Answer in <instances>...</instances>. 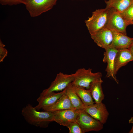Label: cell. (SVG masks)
<instances>
[{
	"mask_svg": "<svg viewBox=\"0 0 133 133\" xmlns=\"http://www.w3.org/2000/svg\"><path fill=\"white\" fill-rule=\"evenodd\" d=\"M133 61V56L128 49L118 50L115 60V72L116 74L121 67L126 65L129 62Z\"/></svg>",
	"mask_w": 133,
	"mask_h": 133,
	"instance_id": "obj_15",
	"label": "cell"
},
{
	"mask_svg": "<svg viewBox=\"0 0 133 133\" xmlns=\"http://www.w3.org/2000/svg\"><path fill=\"white\" fill-rule=\"evenodd\" d=\"M120 13L128 25H130V23L133 20V1L125 10Z\"/></svg>",
	"mask_w": 133,
	"mask_h": 133,
	"instance_id": "obj_20",
	"label": "cell"
},
{
	"mask_svg": "<svg viewBox=\"0 0 133 133\" xmlns=\"http://www.w3.org/2000/svg\"><path fill=\"white\" fill-rule=\"evenodd\" d=\"M74 79L73 74H68L60 72L57 74L50 86L43 90L40 95L44 96L52 92L62 91L72 83Z\"/></svg>",
	"mask_w": 133,
	"mask_h": 133,
	"instance_id": "obj_7",
	"label": "cell"
},
{
	"mask_svg": "<svg viewBox=\"0 0 133 133\" xmlns=\"http://www.w3.org/2000/svg\"><path fill=\"white\" fill-rule=\"evenodd\" d=\"M129 123L133 124V126L132 128L129 132V133H133V117H132L129 120Z\"/></svg>",
	"mask_w": 133,
	"mask_h": 133,
	"instance_id": "obj_24",
	"label": "cell"
},
{
	"mask_svg": "<svg viewBox=\"0 0 133 133\" xmlns=\"http://www.w3.org/2000/svg\"><path fill=\"white\" fill-rule=\"evenodd\" d=\"M103 80L100 79L92 82L89 90L95 102H102L105 97L102 87Z\"/></svg>",
	"mask_w": 133,
	"mask_h": 133,
	"instance_id": "obj_16",
	"label": "cell"
},
{
	"mask_svg": "<svg viewBox=\"0 0 133 133\" xmlns=\"http://www.w3.org/2000/svg\"><path fill=\"white\" fill-rule=\"evenodd\" d=\"M58 0H24L30 16L38 17L52 9Z\"/></svg>",
	"mask_w": 133,
	"mask_h": 133,
	"instance_id": "obj_4",
	"label": "cell"
},
{
	"mask_svg": "<svg viewBox=\"0 0 133 133\" xmlns=\"http://www.w3.org/2000/svg\"><path fill=\"white\" fill-rule=\"evenodd\" d=\"M73 86L75 92L85 106L95 103L89 89L73 85Z\"/></svg>",
	"mask_w": 133,
	"mask_h": 133,
	"instance_id": "obj_18",
	"label": "cell"
},
{
	"mask_svg": "<svg viewBox=\"0 0 133 133\" xmlns=\"http://www.w3.org/2000/svg\"></svg>",
	"mask_w": 133,
	"mask_h": 133,
	"instance_id": "obj_27",
	"label": "cell"
},
{
	"mask_svg": "<svg viewBox=\"0 0 133 133\" xmlns=\"http://www.w3.org/2000/svg\"><path fill=\"white\" fill-rule=\"evenodd\" d=\"M65 93L67 96L76 109H84L85 106L74 91L72 83L65 89Z\"/></svg>",
	"mask_w": 133,
	"mask_h": 133,
	"instance_id": "obj_17",
	"label": "cell"
},
{
	"mask_svg": "<svg viewBox=\"0 0 133 133\" xmlns=\"http://www.w3.org/2000/svg\"><path fill=\"white\" fill-rule=\"evenodd\" d=\"M74 79L72 83L74 86L89 89L91 83L93 82L101 79L102 74L100 72L93 73L92 69L80 68L73 74Z\"/></svg>",
	"mask_w": 133,
	"mask_h": 133,
	"instance_id": "obj_2",
	"label": "cell"
},
{
	"mask_svg": "<svg viewBox=\"0 0 133 133\" xmlns=\"http://www.w3.org/2000/svg\"><path fill=\"white\" fill-rule=\"evenodd\" d=\"M128 49L133 56V40Z\"/></svg>",
	"mask_w": 133,
	"mask_h": 133,
	"instance_id": "obj_25",
	"label": "cell"
},
{
	"mask_svg": "<svg viewBox=\"0 0 133 133\" xmlns=\"http://www.w3.org/2000/svg\"><path fill=\"white\" fill-rule=\"evenodd\" d=\"M109 8L107 22L104 27L127 35L126 29L128 26L120 13L112 8Z\"/></svg>",
	"mask_w": 133,
	"mask_h": 133,
	"instance_id": "obj_5",
	"label": "cell"
},
{
	"mask_svg": "<svg viewBox=\"0 0 133 133\" xmlns=\"http://www.w3.org/2000/svg\"><path fill=\"white\" fill-rule=\"evenodd\" d=\"M42 109L44 111L53 112L63 110L76 109L65 93L55 103L51 105L45 107Z\"/></svg>",
	"mask_w": 133,
	"mask_h": 133,
	"instance_id": "obj_14",
	"label": "cell"
},
{
	"mask_svg": "<svg viewBox=\"0 0 133 133\" xmlns=\"http://www.w3.org/2000/svg\"><path fill=\"white\" fill-rule=\"evenodd\" d=\"M112 31L113 33V39L110 44L118 50L128 49L132 42L133 38L129 37L123 33L114 31Z\"/></svg>",
	"mask_w": 133,
	"mask_h": 133,
	"instance_id": "obj_13",
	"label": "cell"
},
{
	"mask_svg": "<svg viewBox=\"0 0 133 133\" xmlns=\"http://www.w3.org/2000/svg\"><path fill=\"white\" fill-rule=\"evenodd\" d=\"M130 25H133V20L130 23Z\"/></svg>",
	"mask_w": 133,
	"mask_h": 133,
	"instance_id": "obj_26",
	"label": "cell"
},
{
	"mask_svg": "<svg viewBox=\"0 0 133 133\" xmlns=\"http://www.w3.org/2000/svg\"><path fill=\"white\" fill-rule=\"evenodd\" d=\"M66 127L69 129V133H85L77 122L70 123Z\"/></svg>",
	"mask_w": 133,
	"mask_h": 133,
	"instance_id": "obj_21",
	"label": "cell"
},
{
	"mask_svg": "<svg viewBox=\"0 0 133 133\" xmlns=\"http://www.w3.org/2000/svg\"><path fill=\"white\" fill-rule=\"evenodd\" d=\"M109 8L97 9L85 22L90 34L104 27L107 22Z\"/></svg>",
	"mask_w": 133,
	"mask_h": 133,
	"instance_id": "obj_3",
	"label": "cell"
},
{
	"mask_svg": "<svg viewBox=\"0 0 133 133\" xmlns=\"http://www.w3.org/2000/svg\"><path fill=\"white\" fill-rule=\"evenodd\" d=\"M77 122L85 133L91 131L98 132L102 130L103 124L95 119L83 110L78 115Z\"/></svg>",
	"mask_w": 133,
	"mask_h": 133,
	"instance_id": "obj_6",
	"label": "cell"
},
{
	"mask_svg": "<svg viewBox=\"0 0 133 133\" xmlns=\"http://www.w3.org/2000/svg\"></svg>",
	"mask_w": 133,
	"mask_h": 133,
	"instance_id": "obj_28",
	"label": "cell"
},
{
	"mask_svg": "<svg viewBox=\"0 0 133 133\" xmlns=\"http://www.w3.org/2000/svg\"><path fill=\"white\" fill-rule=\"evenodd\" d=\"M105 49L103 61L107 64L105 69L107 72L106 77H111L117 84H118V81L117 79L115 72V60L118 50L110 44Z\"/></svg>",
	"mask_w": 133,
	"mask_h": 133,
	"instance_id": "obj_8",
	"label": "cell"
},
{
	"mask_svg": "<svg viewBox=\"0 0 133 133\" xmlns=\"http://www.w3.org/2000/svg\"><path fill=\"white\" fill-rule=\"evenodd\" d=\"M65 89L58 93L52 92L44 96L40 95L36 100L38 103L34 107L35 108L39 111L53 104L64 94Z\"/></svg>",
	"mask_w": 133,
	"mask_h": 133,
	"instance_id": "obj_12",
	"label": "cell"
},
{
	"mask_svg": "<svg viewBox=\"0 0 133 133\" xmlns=\"http://www.w3.org/2000/svg\"><path fill=\"white\" fill-rule=\"evenodd\" d=\"M82 110L67 109L53 112V121L66 127L71 122H77V116Z\"/></svg>",
	"mask_w": 133,
	"mask_h": 133,
	"instance_id": "obj_9",
	"label": "cell"
},
{
	"mask_svg": "<svg viewBox=\"0 0 133 133\" xmlns=\"http://www.w3.org/2000/svg\"><path fill=\"white\" fill-rule=\"evenodd\" d=\"M106 8H112L120 12L125 10L133 2V0H108L105 1Z\"/></svg>",
	"mask_w": 133,
	"mask_h": 133,
	"instance_id": "obj_19",
	"label": "cell"
},
{
	"mask_svg": "<svg viewBox=\"0 0 133 133\" xmlns=\"http://www.w3.org/2000/svg\"><path fill=\"white\" fill-rule=\"evenodd\" d=\"M0 3L2 5L9 6L24 4V0H0Z\"/></svg>",
	"mask_w": 133,
	"mask_h": 133,
	"instance_id": "obj_22",
	"label": "cell"
},
{
	"mask_svg": "<svg viewBox=\"0 0 133 133\" xmlns=\"http://www.w3.org/2000/svg\"><path fill=\"white\" fill-rule=\"evenodd\" d=\"M90 36L98 46L104 49L111 43L113 39L112 32L105 27L91 34Z\"/></svg>",
	"mask_w": 133,
	"mask_h": 133,
	"instance_id": "obj_11",
	"label": "cell"
},
{
	"mask_svg": "<svg viewBox=\"0 0 133 133\" xmlns=\"http://www.w3.org/2000/svg\"><path fill=\"white\" fill-rule=\"evenodd\" d=\"M83 110L103 124L106 122L109 115L105 105L102 102L85 106Z\"/></svg>",
	"mask_w": 133,
	"mask_h": 133,
	"instance_id": "obj_10",
	"label": "cell"
},
{
	"mask_svg": "<svg viewBox=\"0 0 133 133\" xmlns=\"http://www.w3.org/2000/svg\"><path fill=\"white\" fill-rule=\"evenodd\" d=\"M5 45L0 40V62H2L4 58L7 56L8 51L4 48Z\"/></svg>",
	"mask_w": 133,
	"mask_h": 133,
	"instance_id": "obj_23",
	"label": "cell"
},
{
	"mask_svg": "<svg viewBox=\"0 0 133 133\" xmlns=\"http://www.w3.org/2000/svg\"><path fill=\"white\" fill-rule=\"evenodd\" d=\"M21 114L27 123L37 127L46 128L54 121L52 112L39 111L29 104L22 108Z\"/></svg>",
	"mask_w": 133,
	"mask_h": 133,
	"instance_id": "obj_1",
	"label": "cell"
}]
</instances>
